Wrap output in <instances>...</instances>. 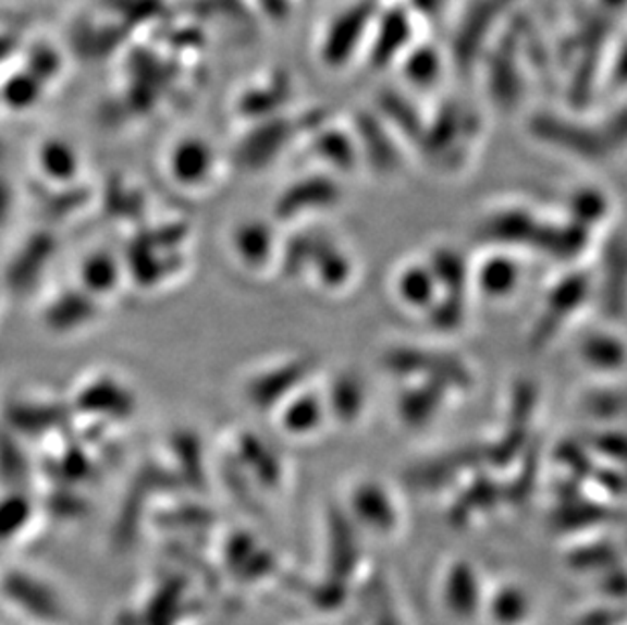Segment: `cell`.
Returning a JSON list of instances; mask_svg holds the SVG:
<instances>
[{"label": "cell", "instance_id": "cell-1", "mask_svg": "<svg viewBox=\"0 0 627 625\" xmlns=\"http://www.w3.org/2000/svg\"><path fill=\"white\" fill-rule=\"evenodd\" d=\"M530 134L561 152L582 161H601L610 152L624 147L626 114L619 112L603 124H589L581 120L563 119L551 112H540L530 120Z\"/></svg>", "mask_w": 627, "mask_h": 625}, {"label": "cell", "instance_id": "cell-2", "mask_svg": "<svg viewBox=\"0 0 627 625\" xmlns=\"http://www.w3.org/2000/svg\"><path fill=\"white\" fill-rule=\"evenodd\" d=\"M478 134L479 122L474 110L457 100H448L427 120L417 147L427 159L451 169L464 161Z\"/></svg>", "mask_w": 627, "mask_h": 625}, {"label": "cell", "instance_id": "cell-3", "mask_svg": "<svg viewBox=\"0 0 627 625\" xmlns=\"http://www.w3.org/2000/svg\"><path fill=\"white\" fill-rule=\"evenodd\" d=\"M378 11V0H356L333 16L319 44L321 61L331 70H342L354 60L366 47Z\"/></svg>", "mask_w": 627, "mask_h": 625}, {"label": "cell", "instance_id": "cell-4", "mask_svg": "<svg viewBox=\"0 0 627 625\" xmlns=\"http://www.w3.org/2000/svg\"><path fill=\"white\" fill-rule=\"evenodd\" d=\"M382 368L394 376L441 380L453 390H467L474 387L476 380L474 370L465 364L464 357L425 347H390L382 354Z\"/></svg>", "mask_w": 627, "mask_h": 625}, {"label": "cell", "instance_id": "cell-5", "mask_svg": "<svg viewBox=\"0 0 627 625\" xmlns=\"http://www.w3.org/2000/svg\"><path fill=\"white\" fill-rule=\"evenodd\" d=\"M314 372L311 357H288L253 376L246 384V399L260 413H274L291 394L309 384Z\"/></svg>", "mask_w": 627, "mask_h": 625}, {"label": "cell", "instance_id": "cell-6", "mask_svg": "<svg viewBox=\"0 0 627 625\" xmlns=\"http://www.w3.org/2000/svg\"><path fill=\"white\" fill-rule=\"evenodd\" d=\"M593 291H595V281L585 270H575V272H568L567 277H563L549 291L546 305L534 323L530 343L534 347H542L544 343L556 338V333L575 312L581 309Z\"/></svg>", "mask_w": 627, "mask_h": 625}, {"label": "cell", "instance_id": "cell-7", "mask_svg": "<svg viewBox=\"0 0 627 625\" xmlns=\"http://www.w3.org/2000/svg\"><path fill=\"white\" fill-rule=\"evenodd\" d=\"M342 197L344 189L329 171L309 173L284 187L274 204V218L281 222H291L311 211L335 208Z\"/></svg>", "mask_w": 627, "mask_h": 625}, {"label": "cell", "instance_id": "cell-8", "mask_svg": "<svg viewBox=\"0 0 627 625\" xmlns=\"http://www.w3.org/2000/svg\"><path fill=\"white\" fill-rule=\"evenodd\" d=\"M509 0H474L465 9L464 16L455 30L453 41V60L457 68L469 72L474 63L481 58L483 47L490 41L493 27L497 25Z\"/></svg>", "mask_w": 627, "mask_h": 625}, {"label": "cell", "instance_id": "cell-9", "mask_svg": "<svg viewBox=\"0 0 627 625\" xmlns=\"http://www.w3.org/2000/svg\"><path fill=\"white\" fill-rule=\"evenodd\" d=\"M415 21L406 7L380 9L366 41L368 61L373 70L398 63L404 51L413 45Z\"/></svg>", "mask_w": 627, "mask_h": 625}, {"label": "cell", "instance_id": "cell-10", "mask_svg": "<svg viewBox=\"0 0 627 625\" xmlns=\"http://www.w3.org/2000/svg\"><path fill=\"white\" fill-rule=\"evenodd\" d=\"M520 35L514 33L504 35L497 44L493 45L492 51L485 60L488 72V89L492 94L493 102L512 110L520 105L524 89V70L520 63Z\"/></svg>", "mask_w": 627, "mask_h": 625}, {"label": "cell", "instance_id": "cell-11", "mask_svg": "<svg viewBox=\"0 0 627 625\" xmlns=\"http://www.w3.org/2000/svg\"><path fill=\"white\" fill-rule=\"evenodd\" d=\"M352 134L358 145L359 161L368 164L376 175H392L403 167V152L384 120L372 112H359Z\"/></svg>", "mask_w": 627, "mask_h": 625}, {"label": "cell", "instance_id": "cell-12", "mask_svg": "<svg viewBox=\"0 0 627 625\" xmlns=\"http://www.w3.org/2000/svg\"><path fill=\"white\" fill-rule=\"evenodd\" d=\"M522 284V262L508 248H490L471 267L469 286L490 301L509 298Z\"/></svg>", "mask_w": 627, "mask_h": 625}, {"label": "cell", "instance_id": "cell-13", "mask_svg": "<svg viewBox=\"0 0 627 625\" xmlns=\"http://www.w3.org/2000/svg\"><path fill=\"white\" fill-rule=\"evenodd\" d=\"M303 131V124L295 126L293 120L284 117H272V119L258 120L242 145H239V163L246 164L244 169L248 171H260L265 164L272 163L284 147Z\"/></svg>", "mask_w": 627, "mask_h": 625}, {"label": "cell", "instance_id": "cell-14", "mask_svg": "<svg viewBox=\"0 0 627 625\" xmlns=\"http://www.w3.org/2000/svg\"><path fill=\"white\" fill-rule=\"evenodd\" d=\"M279 429L293 439H309L321 432L329 420L328 404L323 390H315L311 384L299 388L274 410Z\"/></svg>", "mask_w": 627, "mask_h": 625}, {"label": "cell", "instance_id": "cell-15", "mask_svg": "<svg viewBox=\"0 0 627 625\" xmlns=\"http://www.w3.org/2000/svg\"><path fill=\"white\" fill-rule=\"evenodd\" d=\"M455 390L441 380L417 378L396 399V415L408 429H425L443 413Z\"/></svg>", "mask_w": 627, "mask_h": 625}, {"label": "cell", "instance_id": "cell-16", "mask_svg": "<svg viewBox=\"0 0 627 625\" xmlns=\"http://www.w3.org/2000/svg\"><path fill=\"white\" fill-rule=\"evenodd\" d=\"M232 250L239 265L253 272H262L276 262L281 240L272 223L262 218L242 220L232 232Z\"/></svg>", "mask_w": 627, "mask_h": 625}, {"label": "cell", "instance_id": "cell-17", "mask_svg": "<svg viewBox=\"0 0 627 625\" xmlns=\"http://www.w3.org/2000/svg\"><path fill=\"white\" fill-rule=\"evenodd\" d=\"M309 155L315 161L325 164L329 173H352L361 163L352 131H345L342 126H329L328 122L314 128V136L309 140Z\"/></svg>", "mask_w": 627, "mask_h": 625}, {"label": "cell", "instance_id": "cell-18", "mask_svg": "<svg viewBox=\"0 0 627 625\" xmlns=\"http://www.w3.org/2000/svg\"><path fill=\"white\" fill-rule=\"evenodd\" d=\"M540 220L530 209L508 206L492 211L481 225V232L492 248H508L520 244H532L537 236Z\"/></svg>", "mask_w": 627, "mask_h": 625}, {"label": "cell", "instance_id": "cell-19", "mask_svg": "<svg viewBox=\"0 0 627 625\" xmlns=\"http://www.w3.org/2000/svg\"><path fill=\"white\" fill-rule=\"evenodd\" d=\"M323 399L328 404L329 418L337 420L340 425H354L366 410L368 384L358 372L344 370L331 378L323 390Z\"/></svg>", "mask_w": 627, "mask_h": 625}, {"label": "cell", "instance_id": "cell-20", "mask_svg": "<svg viewBox=\"0 0 627 625\" xmlns=\"http://www.w3.org/2000/svg\"><path fill=\"white\" fill-rule=\"evenodd\" d=\"M307 272L314 274L315 283L325 291H342L354 279V260L352 254L340 246L335 240L325 232L319 234L315 244L314 256Z\"/></svg>", "mask_w": 627, "mask_h": 625}, {"label": "cell", "instance_id": "cell-21", "mask_svg": "<svg viewBox=\"0 0 627 625\" xmlns=\"http://www.w3.org/2000/svg\"><path fill=\"white\" fill-rule=\"evenodd\" d=\"M394 295L410 311L425 312L433 307L441 295L433 268L427 260H410L396 270Z\"/></svg>", "mask_w": 627, "mask_h": 625}, {"label": "cell", "instance_id": "cell-22", "mask_svg": "<svg viewBox=\"0 0 627 625\" xmlns=\"http://www.w3.org/2000/svg\"><path fill=\"white\" fill-rule=\"evenodd\" d=\"M404 84L420 94L433 91L445 72V61L441 51L431 44H413L398 60Z\"/></svg>", "mask_w": 627, "mask_h": 625}, {"label": "cell", "instance_id": "cell-23", "mask_svg": "<svg viewBox=\"0 0 627 625\" xmlns=\"http://www.w3.org/2000/svg\"><path fill=\"white\" fill-rule=\"evenodd\" d=\"M376 102H378L376 114L384 120L390 131H398L408 143L418 145L420 136L425 133L427 119L420 114L415 102L401 89L394 88L382 89Z\"/></svg>", "mask_w": 627, "mask_h": 625}, {"label": "cell", "instance_id": "cell-24", "mask_svg": "<svg viewBox=\"0 0 627 625\" xmlns=\"http://www.w3.org/2000/svg\"><path fill=\"white\" fill-rule=\"evenodd\" d=\"M427 262L433 268L441 293L467 297V291L471 289V265L467 262L464 253H459L455 246H437Z\"/></svg>", "mask_w": 627, "mask_h": 625}, {"label": "cell", "instance_id": "cell-25", "mask_svg": "<svg viewBox=\"0 0 627 625\" xmlns=\"http://www.w3.org/2000/svg\"><path fill=\"white\" fill-rule=\"evenodd\" d=\"M582 364L601 373H615L624 368V342L612 331L599 329L582 338L579 345Z\"/></svg>", "mask_w": 627, "mask_h": 625}, {"label": "cell", "instance_id": "cell-26", "mask_svg": "<svg viewBox=\"0 0 627 625\" xmlns=\"http://www.w3.org/2000/svg\"><path fill=\"white\" fill-rule=\"evenodd\" d=\"M291 84L284 75L272 77L267 84H258L239 98V112L250 120H267L279 117V110L288 100Z\"/></svg>", "mask_w": 627, "mask_h": 625}, {"label": "cell", "instance_id": "cell-27", "mask_svg": "<svg viewBox=\"0 0 627 625\" xmlns=\"http://www.w3.org/2000/svg\"><path fill=\"white\" fill-rule=\"evenodd\" d=\"M175 173L185 185H201V181H208L213 164H216V155L206 143L189 138L181 143L175 150Z\"/></svg>", "mask_w": 627, "mask_h": 625}, {"label": "cell", "instance_id": "cell-28", "mask_svg": "<svg viewBox=\"0 0 627 625\" xmlns=\"http://www.w3.org/2000/svg\"><path fill=\"white\" fill-rule=\"evenodd\" d=\"M354 506L361 518L373 522L372 526H378V528H386L396 516L389 491L378 486L376 481L359 483L354 490Z\"/></svg>", "mask_w": 627, "mask_h": 625}, {"label": "cell", "instance_id": "cell-29", "mask_svg": "<svg viewBox=\"0 0 627 625\" xmlns=\"http://www.w3.org/2000/svg\"><path fill=\"white\" fill-rule=\"evenodd\" d=\"M582 413L601 422L622 418L626 408L624 390L613 387L589 388L581 399Z\"/></svg>", "mask_w": 627, "mask_h": 625}, {"label": "cell", "instance_id": "cell-30", "mask_svg": "<svg viewBox=\"0 0 627 625\" xmlns=\"http://www.w3.org/2000/svg\"><path fill=\"white\" fill-rule=\"evenodd\" d=\"M429 326L439 333H455L464 328L467 321V297L441 293L433 307L425 312Z\"/></svg>", "mask_w": 627, "mask_h": 625}, {"label": "cell", "instance_id": "cell-31", "mask_svg": "<svg viewBox=\"0 0 627 625\" xmlns=\"http://www.w3.org/2000/svg\"><path fill=\"white\" fill-rule=\"evenodd\" d=\"M607 209L610 201L603 192H599L598 187H581L568 199V220L589 230L605 218Z\"/></svg>", "mask_w": 627, "mask_h": 625}, {"label": "cell", "instance_id": "cell-32", "mask_svg": "<svg viewBox=\"0 0 627 625\" xmlns=\"http://www.w3.org/2000/svg\"><path fill=\"white\" fill-rule=\"evenodd\" d=\"M239 453L244 457V462L253 463L258 467L260 476L267 481H276L279 479V474H281V459L279 455L274 453V449L269 446V443L265 439H260L258 434H253V432H244L239 437Z\"/></svg>", "mask_w": 627, "mask_h": 625}, {"label": "cell", "instance_id": "cell-33", "mask_svg": "<svg viewBox=\"0 0 627 625\" xmlns=\"http://www.w3.org/2000/svg\"><path fill=\"white\" fill-rule=\"evenodd\" d=\"M509 401V422L512 427H522L528 429V420L534 415L537 408L538 392L532 382H520L516 384V390L512 392Z\"/></svg>", "mask_w": 627, "mask_h": 625}, {"label": "cell", "instance_id": "cell-34", "mask_svg": "<svg viewBox=\"0 0 627 625\" xmlns=\"http://www.w3.org/2000/svg\"><path fill=\"white\" fill-rule=\"evenodd\" d=\"M585 443H591L595 451L603 453L605 457H612L615 462L624 457V432L622 431L605 429L601 432H591Z\"/></svg>", "mask_w": 627, "mask_h": 625}, {"label": "cell", "instance_id": "cell-35", "mask_svg": "<svg viewBox=\"0 0 627 625\" xmlns=\"http://www.w3.org/2000/svg\"><path fill=\"white\" fill-rule=\"evenodd\" d=\"M445 7V0H410V13L422 16H433L441 13Z\"/></svg>", "mask_w": 627, "mask_h": 625}]
</instances>
